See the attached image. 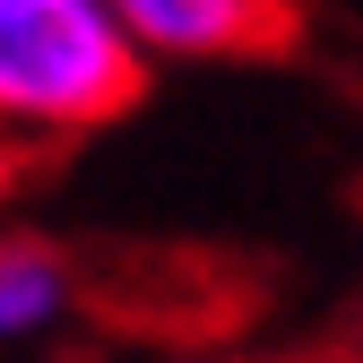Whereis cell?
I'll list each match as a JSON object with an SVG mask.
<instances>
[{
  "instance_id": "6da1fadb",
  "label": "cell",
  "mask_w": 363,
  "mask_h": 363,
  "mask_svg": "<svg viewBox=\"0 0 363 363\" xmlns=\"http://www.w3.org/2000/svg\"><path fill=\"white\" fill-rule=\"evenodd\" d=\"M139 86L147 61L104 18V0H0V191L121 121Z\"/></svg>"
},
{
  "instance_id": "7a4b0ae2",
  "label": "cell",
  "mask_w": 363,
  "mask_h": 363,
  "mask_svg": "<svg viewBox=\"0 0 363 363\" xmlns=\"http://www.w3.org/2000/svg\"><path fill=\"white\" fill-rule=\"evenodd\" d=\"M268 303V277L225 251H69V311L139 346H216L242 337Z\"/></svg>"
},
{
  "instance_id": "3957f363",
  "label": "cell",
  "mask_w": 363,
  "mask_h": 363,
  "mask_svg": "<svg viewBox=\"0 0 363 363\" xmlns=\"http://www.w3.org/2000/svg\"><path fill=\"white\" fill-rule=\"evenodd\" d=\"M104 18L139 61H286L303 43V0H104Z\"/></svg>"
},
{
  "instance_id": "277c9868",
  "label": "cell",
  "mask_w": 363,
  "mask_h": 363,
  "mask_svg": "<svg viewBox=\"0 0 363 363\" xmlns=\"http://www.w3.org/2000/svg\"><path fill=\"white\" fill-rule=\"evenodd\" d=\"M69 311V251L35 234H0V337H26Z\"/></svg>"
},
{
  "instance_id": "5b68a950",
  "label": "cell",
  "mask_w": 363,
  "mask_h": 363,
  "mask_svg": "<svg viewBox=\"0 0 363 363\" xmlns=\"http://www.w3.org/2000/svg\"><path fill=\"white\" fill-rule=\"evenodd\" d=\"M346 346H354V354H363V303H354V320H346Z\"/></svg>"
}]
</instances>
